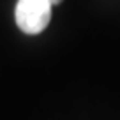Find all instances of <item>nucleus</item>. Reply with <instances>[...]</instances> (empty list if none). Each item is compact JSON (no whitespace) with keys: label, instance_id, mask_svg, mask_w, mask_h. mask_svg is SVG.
Wrapping results in <instances>:
<instances>
[{"label":"nucleus","instance_id":"obj_2","mask_svg":"<svg viewBox=\"0 0 120 120\" xmlns=\"http://www.w3.org/2000/svg\"><path fill=\"white\" fill-rule=\"evenodd\" d=\"M48 2H49L51 5H53V7H55V5H58L60 2H62V0H48Z\"/></svg>","mask_w":120,"mask_h":120},{"label":"nucleus","instance_id":"obj_1","mask_svg":"<svg viewBox=\"0 0 120 120\" xmlns=\"http://www.w3.org/2000/svg\"><path fill=\"white\" fill-rule=\"evenodd\" d=\"M53 5L48 0H18L14 11L16 25L28 35L41 34L51 19Z\"/></svg>","mask_w":120,"mask_h":120}]
</instances>
